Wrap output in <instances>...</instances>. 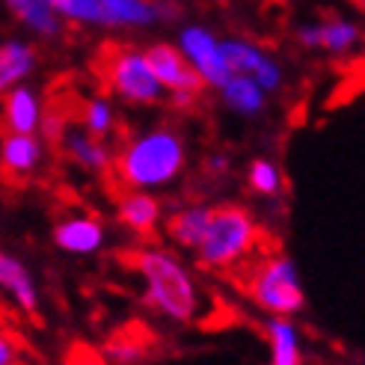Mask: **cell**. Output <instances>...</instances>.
Instances as JSON below:
<instances>
[{
	"mask_svg": "<svg viewBox=\"0 0 365 365\" xmlns=\"http://www.w3.org/2000/svg\"><path fill=\"white\" fill-rule=\"evenodd\" d=\"M185 137L170 125H158L122 145L110 160V173L125 190H155L173 185L185 170Z\"/></svg>",
	"mask_w": 365,
	"mask_h": 365,
	"instance_id": "1",
	"label": "cell"
},
{
	"mask_svg": "<svg viewBox=\"0 0 365 365\" xmlns=\"http://www.w3.org/2000/svg\"><path fill=\"white\" fill-rule=\"evenodd\" d=\"M122 262L137 270L145 282V303L163 318L187 324L196 318L199 309V294L185 270L173 252L167 250H128L122 252Z\"/></svg>",
	"mask_w": 365,
	"mask_h": 365,
	"instance_id": "2",
	"label": "cell"
},
{
	"mask_svg": "<svg viewBox=\"0 0 365 365\" xmlns=\"http://www.w3.org/2000/svg\"><path fill=\"white\" fill-rule=\"evenodd\" d=\"M259 244V226L241 205H211L208 226L196 244V259L211 270H226L244 262Z\"/></svg>",
	"mask_w": 365,
	"mask_h": 365,
	"instance_id": "3",
	"label": "cell"
},
{
	"mask_svg": "<svg viewBox=\"0 0 365 365\" xmlns=\"http://www.w3.org/2000/svg\"><path fill=\"white\" fill-rule=\"evenodd\" d=\"M96 71L107 93L128 104H158L163 98V89L145 63V53L131 45H104L98 51Z\"/></svg>",
	"mask_w": 365,
	"mask_h": 365,
	"instance_id": "4",
	"label": "cell"
},
{
	"mask_svg": "<svg viewBox=\"0 0 365 365\" xmlns=\"http://www.w3.org/2000/svg\"><path fill=\"white\" fill-rule=\"evenodd\" d=\"M247 294L259 309L282 318L297 315L306 306L297 264L288 255H267L255 264L247 277Z\"/></svg>",
	"mask_w": 365,
	"mask_h": 365,
	"instance_id": "5",
	"label": "cell"
},
{
	"mask_svg": "<svg viewBox=\"0 0 365 365\" xmlns=\"http://www.w3.org/2000/svg\"><path fill=\"white\" fill-rule=\"evenodd\" d=\"M145 63H149L152 75L158 78L163 93H170V101L178 107V110H190V107L199 101L202 96V78L196 75V68L185 60L175 45H167V42H158L152 48H145Z\"/></svg>",
	"mask_w": 365,
	"mask_h": 365,
	"instance_id": "6",
	"label": "cell"
},
{
	"mask_svg": "<svg viewBox=\"0 0 365 365\" xmlns=\"http://www.w3.org/2000/svg\"><path fill=\"white\" fill-rule=\"evenodd\" d=\"M178 51L185 53V60L196 68V75L202 78L205 89H220L229 78L232 68L220 51V39L208 27H185L178 36Z\"/></svg>",
	"mask_w": 365,
	"mask_h": 365,
	"instance_id": "7",
	"label": "cell"
},
{
	"mask_svg": "<svg viewBox=\"0 0 365 365\" xmlns=\"http://www.w3.org/2000/svg\"><path fill=\"white\" fill-rule=\"evenodd\" d=\"M220 51H223V57L232 68V75H250L264 93H277V89L282 86V68L277 66V60H270L255 42L229 36V39L220 42Z\"/></svg>",
	"mask_w": 365,
	"mask_h": 365,
	"instance_id": "8",
	"label": "cell"
},
{
	"mask_svg": "<svg viewBox=\"0 0 365 365\" xmlns=\"http://www.w3.org/2000/svg\"><path fill=\"white\" fill-rule=\"evenodd\" d=\"M42 143L36 134H0V185L21 187L42 163Z\"/></svg>",
	"mask_w": 365,
	"mask_h": 365,
	"instance_id": "9",
	"label": "cell"
},
{
	"mask_svg": "<svg viewBox=\"0 0 365 365\" xmlns=\"http://www.w3.org/2000/svg\"><path fill=\"white\" fill-rule=\"evenodd\" d=\"M178 9L163 0H101L104 27H149L155 21H173Z\"/></svg>",
	"mask_w": 365,
	"mask_h": 365,
	"instance_id": "10",
	"label": "cell"
},
{
	"mask_svg": "<svg viewBox=\"0 0 365 365\" xmlns=\"http://www.w3.org/2000/svg\"><path fill=\"white\" fill-rule=\"evenodd\" d=\"M42 122L39 96L30 86H12L0 96V134H36Z\"/></svg>",
	"mask_w": 365,
	"mask_h": 365,
	"instance_id": "11",
	"label": "cell"
},
{
	"mask_svg": "<svg viewBox=\"0 0 365 365\" xmlns=\"http://www.w3.org/2000/svg\"><path fill=\"white\" fill-rule=\"evenodd\" d=\"M155 348V333L145 324H125L116 333H110V339L104 341L101 354L107 356L110 365H140L149 359Z\"/></svg>",
	"mask_w": 365,
	"mask_h": 365,
	"instance_id": "12",
	"label": "cell"
},
{
	"mask_svg": "<svg viewBox=\"0 0 365 365\" xmlns=\"http://www.w3.org/2000/svg\"><path fill=\"white\" fill-rule=\"evenodd\" d=\"M0 291H6L30 321H39V294H36L33 277L21 262L4 250H0Z\"/></svg>",
	"mask_w": 365,
	"mask_h": 365,
	"instance_id": "13",
	"label": "cell"
},
{
	"mask_svg": "<svg viewBox=\"0 0 365 365\" xmlns=\"http://www.w3.org/2000/svg\"><path fill=\"white\" fill-rule=\"evenodd\" d=\"M116 214L122 226H128L140 238H149L160 223V202L149 190H125L119 196Z\"/></svg>",
	"mask_w": 365,
	"mask_h": 365,
	"instance_id": "14",
	"label": "cell"
},
{
	"mask_svg": "<svg viewBox=\"0 0 365 365\" xmlns=\"http://www.w3.org/2000/svg\"><path fill=\"white\" fill-rule=\"evenodd\" d=\"M53 244L66 252L89 255L104 244V226L96 217H66L53 226Z\"/></svg>",
	"mask_w": 365,
	"mask_h": 365,
	"instance_id": "15",
	"label": "cell"
},
{
	"mask_svg": "<svg viewBox=\"0 0 365 365\" xmlns=\"http://www.w3.org/2000/svg\"><path fill=\"white\" fill-rule=\"evenodd\" d=\"M66 149V155L78 163V167L89 170V173H110V149H107V143L86 134V131H75V128H66V134L60 137V143Z\"/></svg>",
	"mask_w": 365,
	"mask_h": 365,
	"instance_id": "16",
	"label": "cell"
},
{
	"mask_svg": "<svg viewBox=\"0 0 365 365\" xmlns=\"http://www.w3.org/2000/svg\"><path fill=\"white\" fill-rule=\"evenodd\" d=\"M264 330L270 339V365H303L300 330L294 327V321L273 315Z\"/></svg>",
	"mask_w": 365,
	"mask_h": 365,
	"instance_id": "17",
	"label": "cell"
},
{
	"mask_svg": "<svg viewBox=\"0 0 365 365\" xmlns=\"http://www.w3.org/2000/svg\"><path fill=\"white\" fill-rule=\"evenodd\" d=\"M217 93L223 96V104L238 116H255L264 110V89L255 83L250 75H232Z\"/></svg>",
	"mask_w": 365,
	"mask_h": 365,
	"instance_id": "18",
	"label": "cell"
},
{
	"mask_svg": "<svg viewBox=\"0 0 365 365\" xmlns=\"http://www.w3.org/2000/svg\"><path fill=\"white\" fill-rule=\"evenodd\" d=\"M36 68V48L27 42L9 39L0 45V96L12 89L15 83H21L30 71Z\"/></svg>",
	"mask_w": 365,
	"mask_h": 365,
	"instance_id": "19",
	"label": "cell"
},
{
	"mask_svg": "<svg viewBox=\"0 0 365 365\" xmlns=\"http://www.w3.org/2000/svg\"><path fill=\"white\" fill-rule=\"evenodd\" d=\"M208 217H211V205H187V208H178L170 223H167V232L170 238L185 247V250H196L199 238H202V232L208 226Z\"/></svg>",
	"mask_w": 365,
	"mask_h": 365,
	"instance_id": "20",
	"label": "cell"
},
{
	"mask_svg": "<svg viewBox=\"0 0 365 365\" xmlns=\"http://www.w3.org/2000/svg\"><path fill=\"white\" fill-rule=\"evenodd\" d=\"M9 6V12L18 18V21H24L30 30L48 36H60V18L53 15V9L45 4V0H4Z\"/></svg>",
	"mask_w": 365,
	"mask_h": 365,
	"instance_id": "21",
	"label": "cell"
},
{
	"mask_svg": "<svg viewBox=\"0 0 365 365\" xmlns=\"http://www.w3.org/2000/svg\"><path fill=\"white\" fill-rule=\"evenodd\" d=\"M359 42V27L348 18H327L318 21V48L330 53H348Z\"/></svg>",
	"mask_w": 365,
	"mask_h": 365,
	"instance_id": "22",
	"label": "cell"
},
{
	"mask_svg": "<svg viewBox=\"0 0 365 365\" xmlns=\"http://www.w3.org/2000/svg\"><path fill=\"white\" fill-rule=\"evenodd\" d=\"M78 119L83 125V131L98 137V140H104L116 125V113H113V107L107 98H86L78 110Z\"/></svg>",
	"mask_w": 365,
	"mask_h": 365,
	"instance_id": "23",
	"label": "cell"
},
{
	"mask_svg": "<svg viewBox=\"0 0 365 365\" xmlns=\"http://www.w3.org/2000/svg\"><path fill=\"white\" fill-rule=\"evenodd\" d=\"M57 18L75 24H101V0H45Z\"/></svg>",
	"mask_w": 365,
	"mask_h": 365,
	"instance_id": "24",
	"label": "cell"
},
{
	"mask_svg": "<svg viewBox=\"0 0 365 365\" xmlns=\"http://www.w3.org/2000/svg\"><path fill=\"white\" fill-rule=\"evenodd\" d=\"M250 187L262 196H277L282 190V175L277 170V163L264 160V158L252 160L250 163Z\"/></svg>",
	"mask_w": 365,
	"mask_h": 365,
	"instance_id": "25",
	"label": "cell"
},
{
	"mask_svg": "<svg viewBox=\"0 0 365 365\" xmlns=\"http://www.w3.org/2000/svg\"><path fill=\"white\" fill-rule=\"evenodd\" d=\"M63 365H110L107 356L101 354V348L89 341H71L66 354H63Z\"/></svg>",
	"mask_w": 365,
	"mask_h": 365,
	"instance_id": "26",
	"label": "cell"
},
{
	"mask_svg": "<svg viewBox=\"0 0 365 365\" xmlns=\"http://www.w3.org/2000/svg\"><path fill=\"white\" fill-rule=\"evenodd\" d=\"M0 365H24V359L15 351V344L4 333H0Z\"/></svg>",
	"mask_w": 365,
	"mask_h": 365,
	"instance_id": "27",
	"label": "cell"
},
{
	"mask_svg": "<svg viewBox=\"0 0 365 365\" xmlns=\"http://www.w3.org/2000/svg\"><path fill=\"white\" fill-rule=\"evenodd\" d=\"M229 163H226V158H211V170H226Z\"/></svg>",
	"mask_w": 365,
	"mask_h": 365,
	"instance_id": "28",
	"label": "cell"
},
{
	"mask_svg": "<svg viewBox=\"0 0 365 365\" xmlns=\"http://www.w3.org/2000/svg\"><path fill=\"white\" fill-rule=\"evenodd\" d=\"M351 4H354V6H359V9L365 12V0H351Z\"/></svg>",
	"mask_w": 365,
	"mask_h": 365,
	"instance_id": "29",
	"label": "cell"
},
{
	"mask_svg": "<svg viewBox=\"0 0 365 365\" xmlns=\"http://www.w3.org/2000/svg\"><path fill=\"white\" fill-rule=\"evenodd\" d=\"M279 4H282V0H279Z\"/></svg>",
	"mask_w": 365,
	"mask_h": 365,
	"instance_id": "30",
	"label": "cell"
}]
</instances>
